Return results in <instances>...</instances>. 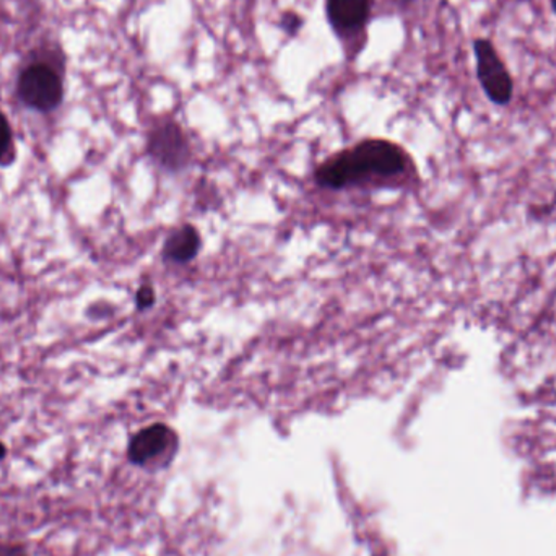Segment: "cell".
Returning a JSON list of instances; mask_svg holds the SVG:
<instances>
[{"label":"cell","mask_w":556,"mask_h":556,"mask_svg":"<svg viewBox=\"0 0 556 556\" xmlns=\"http://www.w3.org/2000/svg\"><path fill=\"white\" fill-rule=\"evenodd\" d=\"M67 80V54L61 42L42 39L28 49L16 68L15 97L26 110L52 113L61 106Z\"/></svg>","instance_id":"cell-1"},{"label":"cell","mask_w":556,"mask_h":556,"mask_svg":"<svg viewBox=\"0 0 556 556\" xmlns=\"http://www.w3.org/2000/svg\"><path fill=\"white\" fill-rule=\"evenodd\" d=\"M408 156L388 140H365L353 149L327 160L316 173L317 182L343 189L368 181H388L404 175Z\"/></svg>","instance_id":"cell-2"},{"label":"cell","mask_w":556,"mask_h":556,"mask_svg":"<svg viewBox=\"0 0 556 556\" xmlns=\"http://www.w3.org/2000/svg\"><path fill=\"white\" fill-rule=\"evenodd\" d=\"M476 72L480 87L492 103L506 106L515 94V80L498 49L489 38H476L472 42Z\"/></svg>","instance_id":"cell-3"},{"label":"cell","mask_w":556,"mask_h":556,"mask_svg":"<svg viewBox=\"0 0 556 556\" xmlns=\"http://www.w3.org/2000/svg\"><path fill=\"white\" fill-rule=\"evenodd\" d=\"M149 152L162 165L168 168H181L188 162V137L178 124L165 121L153 127L150 132Z\"/></svg>","instance_id":"cell-4"},{"label":"cell","mask_w":556,"mask_h":556,"mask_svg":"<svg viewBox=\"0 0 556 556\" xmlns=\"http://www.w3.org/2000/svg\"><path fill=\"white\" fill-rule=\"evenodd\" d=\"M327 20L339 38L362 35L371 18V0H327Z\"/></svg>","instance_id":"cell-5"},{"label":"cell","mask_w":556,"mask_h":556,"mask_svg":"<svg viewBox=\"0 0 556 556\" xmlns=\"http://www.w3.org/2000/svg\"><path fill=\"white\" fill-rule=\"evenodd\" d=\"M175 446V433L166 425H152L143 428L130 441L129 459L137 466H147L153 460H159L160 457L169 456Z\"/></svg>","instance_id":"cell-6"},{"label":"cell","mask_w":556,"mask_h":556,"mask_svg":"<svg viewBox=\"0 0 556 556\" xmlns=\"http://www.w3.org/2000/svg\"><path fill=\"white\" fill-rule=\"evenodd\" d=\"M199 247H201L199 233L195 228L188 225V227L179 228L168 238L163 254L166 260L175 261V263H188L198 256Z\"/></svg>","instance_id":"cell-7"},{"label":"cell","mask_w":556,"mask_h":556,"mask_svg":"<svg viewBox=\"0 0 556 556\" xmlns=\"http://www.w3.org/2000/svg\"><path fill=\"white\" fill-rule=\"evenodd\" d=\"M13 147V130L9 117L0 110V160L9 155Z\"/></svg>","instance_id":"cell-8"},{"label":"cell","mask_w":556,"mask_h":556,"mask_svg":"<svg viewBox=\"0 0 556 556\" xmlns=\"http://www.w3.org/2000/svg\"><path fill=\"white\" fill-rule=\"evenodd\" d=\"M280 28L283 29L287 35H298V31L303 28V18H301L296 12L283 13L280 20Z\"/></svg>","instance_id":"cell-9"},{"label":"cell","mask_w":556,"mask_h":556,"mask_svg":"<svg viewBox=\"0 0 556 556\" xmlns=\"http://www.w3.org/2000/svg\"><path fill=\"white\" fill-rule=\"evenodd\" d=\"M0 556H29L25 545L0 542Z\"/></svg>","instance_id":"cell-10"},{"label":"cell","mask_w":556,"mask_h":556,"mask_svg":"<svg viewBox=\"0 0 556 556\" xmlns=\"http://www.w3.org/2000/svg\"><path fill=\"white\" fill-rule=\"evenodd\" d=\"M153 301H155V293H153L152 287L140 288L139 293H137V304H139L140 309L152 306Z\"/></svg>","instance_id":"cell-11"},{"label":"cell","mask_w":556,"mask_h":556,"mask_svg":"<svg viewBox=\"0 0 556 556\" xmlns=\"http://www.w3.org/2000/svg\"><path fill=\"white\" fill-rule=\"evenodd\" d=\"M7 456V446L3 443H0V460L5 459Z\"/></svg>","instance_id":"cell-12"},{"label":"cell","mask_w":556,"mask_h":556,"mask_svg":"<svg viewBox=\"0 0 556 556\" xmlns=\"http://www.w3.org/2000/svg\"><path fill=\"white\" fill-rule=\"evenodd\" d=\"M551 7H552V10H554V13L556 15V0H551Z\"/></svg>","instance_id":"cell-13"},{"label":"cell","mask_w":556,"mask_h":556,"mask_svg":"<svg viewBox=\"0 0 556 556\" xmlns=\"http://www.w3.org/2000/svg\"><path fill=\"white\" fill-rule=\"evenodd\" d=\"M399 2H402V3H410V2H414V0H399Z\"/></svg>","instance_id":"cell-14"}]
</instances>
